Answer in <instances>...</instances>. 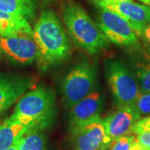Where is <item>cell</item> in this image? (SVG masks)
<instances>
[{
    "label": "cell",
    "mask_w": 150,
    "mask_h": 150,
    "mask_svg": "<svg viewBox=\"0 0 150 150\" xmlns=\"http://www.w3.org/2000/svg\"><path fill=\"white\" fill-rule=\"evenodd\" d=\"M139 36L144 39V43L150 48V23L147 24L144 28V29L142 30V32L140 33Z\"/></svg>",
    "instance_id": "21"
},
{
    "label": "cell",
    "mask_w": 150,
    "mask_h": 150,
    "mask_svg": "<svg viewBox=\"0 0 150 150\" xmlns=\"http://www.w3.org/2000/svg\"><path fill=\"white\" fill-rule=\"evenodd\" d=\"M1 54H2V52H1V49H0V56H1Z\"/></svg>",
    "instance_id": "26"
},
{
    "label": "cell",
    "mask_w": 150,
    "mask_h": 150,
    "mask_svg": "<svg viewBox=\"0 0 150 150\" xmlns=\"http://www.w3.org/2000/svg\"><path fill=\"white\" fill-rule=\"evenodd\" d=\"M33 37L43 65L60 63L69 54V38L54 11L44 10L40 13L33 29Z\"/></svg>",
    "instance_id": "1"
},
{
    "label": "cell",
    "mask_w": 150,
    "mask_h": 150,
    "mask_svg": "<svg viewBox=\"0 0 150 150\" xmlns=\"http://www.w3.org/2000/svg\"><path fill=\"white\" fill-rule=\"evenodd\" d=\"M100 8L112 11L123 18L129 23L137 36L150 23V6L136 4L132 1L103 3L97 2Z\"/></svg>",
    "instance_id": "9"
},
{
    "label": "cell",
    "mask_w": 150,
    "mask_h": 150,
    "mask_svg": "<svg viewBox=\"0 0 150 150\" xmlns=\"http://www.w3.org/2000/svg\"><path fill=\"white\" fill-rule=\"evenodd\" d=\"M105 73L118 107L134 105L141 92L127 67L118 60H109L105 64Z\"/></svg>",
    "instance_id": "5"
},
{
    "label": "cell",
    "mask_w": 150,
    "mask_h": 150,
    "mask_svg": "<svg viewBox=\"0 0 150 150\" xmlns=\"http://www.w3.org/2000/svg\"><path fill=\"white\" fill-rule=\"evenodd\" d=\"M33 35V29L29 22L0 11V37H9L15 35Z\"/></svg>",
    "instance_id": "14"
},
{
    "label": "cell",
    "mask_w": 150,
    "mask_h": 150,
    "mask_svg": "<svg viewBox=\"0 0 150 150\" xmlns=\"http://www.w3.org/2000/svg\"><path fill=\"white\" fill-rule=\"evenodd\" d=\"M103 108V97L100 93L93 91L71 108L69 117L70 129L100 118Z\"/></svg>",
    "instance_id": "11"
},
{
    "label": "cell",
    "mask_w": 150,
    "mask_h": 150,
    "mask_svg": "<svg viewBox=\"0 0 150 150\" xmlns=\"http://www.w3.org/2000/svg\"><path fill=\"white\" fill-rule=\"evenodd\" d=\"M4 150H18V147H17V143L14 145H13V146H11L9 148H8V149H6Z\"/></svg>",
    "instance_id": "24"
},
{
    "label": "cell",
    "mask_w": 150,
    "mask_h": 150,
    "mask_svg": "<svg viewBox=\"0 0 150 150\" xmlns=\"http://www.w3.org/2000/svg\"><path fill=\"white\" fill-rule=\"evenodd\" d=\"M75 150H107L112 139L108 136L103 119L93 121L71 130Z\"/></svg>",
    "instance_id": "7"
},
{
    "label": "cell",
    "mask_w": 150,
    "mask_h": 150,
    "mask_svg": "<svg viewBox=\"0 0 150 150\" xmlns=\"http://www.w3.org/2000/svg\"><path fill=\"white\" fill-rule=\"evenodd\" d=\"M95 68L88 61L76 64L63 80L61 91L65 104L71 108L93 91L96 84Z\"/></svg>",
    "instance_id": "4"
},
{
    "label": "cell",
    "mask_w": 150,
    "mask_h": 150,
    "mask_svg": "<svg viewBox=\"0 0 150 150\" xmlns=\"http://www.w3.org/2000/svg\"><path fill=\"white\" fill-rule=\"evenodd\" d=\"M96 2H103V3H116V2H128L133 0H94Z\"/></svg>",
    "instance_id": "22"
},
{
    "label": "cell",
    "mask_w": 150,
    "mask_h": 150,
    "mask_svg": "<svg viewBox=\"0 0 150 150\" xmlns=\"http://www.w3.org/2000/svg\"><path fill=\"white\" fill-rule=\"evenodd\" d=\"M31 125L19 120L8 118L0 124V150H4L14 145L29 129Z\"/></svg>",
    "instance_id": "13"
},
{
    "label": "cell",
    "mask_w": 150,
    "mask_h": 150,
    "mask_svg": "<svg viewBox=\"0 0 150 150\" xmlns=\"http://www.w3.org/2000/svg\"><path fill=\"white\" fill-rule=\"evenodd\" d=\"M65 26L72 39L89 54H97L107 46L108 40L99 26L74 2H68L63 8Z\"/></svg>",
    "instance_id": "2"
},
{
    "label": "cell",
    "mask_w": 150,
    "mask_h": 150,
    "mask_svg": "<svg viewBox=\"0 0 150 150\" xmlns=\"http://www.w3.org/2000/svg\"><path fill=\"white\" fill-rule=\"evenodd\" d=\"M138 142L134 134H128L112 141L110 150H132L135 144Z\"/></svg>",
    "instance_id": "18"
},
{
    "label": "cell",
    "mask_w": 150,
    "mask_h": 150,
    "mask_svg": "<svg viewBox=\"0 0 150 150\" xmlns=\"http://www.w3.org/2000/svg\"><path fill=\"white\" fill-rule=\"evenodd\" d=\"M137 78L139 83L140 92H150V59L145 64L139 66Z\"/></svg>",
    "instance_id": "17"
},
{
    "label": "cell",
    "mask_w": 150,
    "mask_h": 150,
    "mask_svg": "<svg viewBox=\"0 0 150 150\" xmlns=\"http://www.w3.org/2000/svg\"><path fill=\"white\" fill-rule=\"evenodd\" d=\"M141 118V115L135 105H127L118 108L108 115L103 123L108 136L112 141L131 134V130L135 123Z\"/></svg>",
    "instance_id": "10"
},
{
    "label": "cell",
    "mask_w": 150,
    "mask_h": 150,
    "mask_svg": "<svg viewBox=\"0 0 150 150\" xmlns=\"http://www.w3.org/2000/svg\"><path fill=\"white\" fill-rule=\"evenodd\" d=\"M139 1L142 2V3H144L145 5L150 6V0H139Z\"/></svg>",
    "instance_id": "25"
},
{
    "label": "cell",
    "mask_w": 150,
    "mask_h": 150,
    "mask_svg": "<svg viewBox=\"0 0 150 150\" xmlns=\"http://www.w3.org/2000/svg\"><path fill=\"white\" fill-rule=\"evenodd\" d=\"M54 103V92L47 87L38 86L20 98L10 118L25 122L33 129H43L50 123Z\"/></svg>",
    "instance_id": "3"
},
{
    "label": "cell",
    "mask_w": 150,
    "mask_h": 150,
    "mask_svg": "<svg viewBox=\"0 0 150 150\" xmlns=\"http://www.w3.org/2000/svg\"><path fill=\"white\" fill-rule=\"evenodd\" d=\"M31 86L29 78L0 74V113L17 102Z\"/></svg>",
    "instance_id": "12"
},
{
    "label": "cell",
    "mask_w": 150,
    "mask_h": 150,
    "mask_svg": "<svg viewBox=\"0 0 150 150\" xmlns=\"http://www.w3.org/2000/svg\"><path fill=\"white\" fill-rule=\"evenodd\" d=\"M139 144L146 149L150 150V131L135 135Z\"/></svg>",
    "instance_id": "20"
},
{
    "label": "cell",
    "mask_w": 150,
    "mask_h": 150,
    "mask_svg": "<svg viewBox=\"0 0 150 150\" xmlns=\"http://www.w3.org/2000/svg\"><path fill=\"white\" fill-rule=\"evenodd\" d=\"M0 49L18 64H30L38 59V49L33 35L0 37Z\"/></svg>",
    "instance_id": "8"
},
{
    "label": "cell",
    "mask_w": 150,
    "mask_h": 150,
    "mask_svg": "<svg viewBox=\"0 0 150 150\" xmlns=\"http://www.w3.org/2000/svg\"><path fill=\"white\" fill-rule=\"evenodd\" d=\"M46 140L42 129L28 130L17 142L18 150H45Z\"/></svg>",
    "instance_id": "16"
},
{
    "label": "cell",
    "mask_w": 150,
    "mask_h": 150,
    "mask_svg": "<svg viewBox=\"0 0 150 150\" xmlns=\"http://www.w3.org/2000/svg\"><path fill=\"white\" fill-rule=\"evenodd\" d=\"M108 41L123 47H137L138 36L129 23L118 13L100 8L99 24Z\"/></svg>",
    "instance_id": "6"
},
{
    "label": "cell",
    "mask_w": 150,
    "mask_h": 150,
    "mask_svg": "<svg viewBox=\"0 0 150 150\" xmlns=\"http://www.w3.org/2000/svg\"><path fill=\"white\" fill-rule=\"evenodd\" d=\"M132 150H148V149H144V148L141 147V146L139 144V143L137 142V143L135 144V145H134V147H133Z\"/></svg>",
    "instance_id": "23"
},
{
    "label": "cell",
    "mask_w": 150,
    "mask_h": 150,
    "mask_svg": "<svg viewBox=\"0 0 150 150\" xmlns=\"http://www.w3.org/2000/svg\"><path fill=\"white\" fill-rule=\"evenodd\" d=\"M140 115H147L150 113V92L140 93L134 103Z\"/></svg>",
    "instance_id": "19"
},
{
    "label": "cell",
    "mask_w": 150,
    "mask_h": 150,
    "mask_svg": "<svg viewBox=\"0 0 150 150\" xmlns=\"http://www.w3.org/2000/svg\"><path fill=\"white\" fill-rule=\"evenodd\" d=\"M0 124H1V122H0Z\"/></svg>",
    "instance_id": "27"
},
{
    "label": "cell",
    "mask_w": 150,
    "mask_h": 150,
    "mask_svg": "<svg viewBox=\"0 0 150 150\" xmlns=\"http://www.w3.org/2000/svg\"><path fill=\"white\" fill-rule=\"evenodd\" d=\"M38 0H0V11L26 19L34 18Z\"/></svg>",
    "instance_id": "15"
}]
</instances>
